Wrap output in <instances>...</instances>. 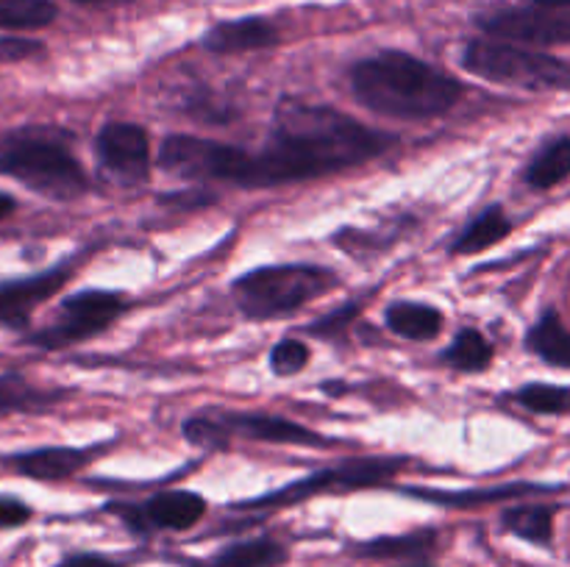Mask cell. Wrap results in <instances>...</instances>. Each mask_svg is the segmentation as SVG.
<instances>
[{
  "instance_id": "obj_13",
  "label": "cell",
  "mask_w": 570,
  "mask_h": 567,
  "mask_svg": "<svg viewBox=\"0 0 570 567\" xmlns=\"http://www.w3.org/2000/svg\"><path fill=\"white\" fill-rule=\"evenodd\" d=\"M67 281V270H48L42 276L20 278V281L0 284V326L22 328L42 300H48L61 284Z\"/></svg>"
},
{
  "instance_id": "obj_29",
  "label": "cell",
  "mask_w": 570,
  "mask_h": 567,
  "mask_svg": "<svg viewBox=\"0 0 570 567\" xmlns=\"http://www.w3.org/2000/svg\"><path fill=\"white\" fill-rule=\"evenodd\" d=\"M184 437L198 448H226L228 434L217 422L215 415H193L184 422Z\"/></svg>"
},
{
  "instance_id": "obj_1",
  "label": "cell",
  "mask_w": 570,
  "mask_h": 567,
  "mask_svg": "<svg viewBox=\"0 0 570 567\" xmlns=\"http://www.w3.org/2000/svg\"><path fill=\"white\" fill-rule=\"evenodd\" d=\"M390 137L371 131L332 106L287 100L276 109L271 137L262 145V153L250 156L245 187H278L301 178L348 170L384 153Z\"/></svg>"
},
{
  "instance_id": "obj_17",
  "label": "cell",
  "mask_w": 570,
  "mask_h": 567,
  "mask_svg": "<svg viewBox=\"0 0 570 567\" xmlns=\"http://www.w3.org/2000/svg\"><path fill=\"white\" fill-rule=\"evenodd\" d=\"M287 559L289 550L278 539L254 537L226 545L204 567H282Z\"/></svg>"
},
{
  "instance_id": "obj_6",
  "label": "cell",
  "mask_w": 570,
  "mask_h": 567,
  "mask_svg": "<svg viewBox=\"0 0 570 567\" xmlns=\"http://www.w3.org/2000/svg\"><path fill=\"white\" fill-rule=\"evenodd\" d=\"M159 167L178 178H198V181H232L245 187L250 170V153L234 145L215 139L176 133L167 137L159 148Z\"/></svg>"
},
{
  "instance_id": "obj_14",
  "label": "cell",
  "mask_w": 570,
  "mask_h": 567,
  "mask_svg": "<svg viewBox=\"0 0 570 567\" xmlns=\"http://www.w3.org/2000/svg\"><path fill=\"white\" fill-rule=\"evenodd\" d=\"M278 33L262 17H243V20L220 22L212 31H206L204 48L212 53H248V50H262L276 44Z\"/></svg>"
},
{
  "instance_id": "obj_15",
  "label": "cell",
  "mask_w": 570,
  "mask_h": 567,
  "mask_svg": "<svg viewBox=\"0 0 570 567\" xmlns=\"http://www.w3.org/2000/svg\"><path fill=\"white\" fill-rule=\"evenodd\" d=\"M6 465L37 481H65L87 465V454L78 448H37L6 456Z\"/></svg>"
},
{
  "instance_id": "obj_23",
  "label": "cell",
  "mask_w": 570,
  "mask_h": 567,
  "mask_svg": "<svg viewBox=\"0 0 570 567\" xmlns=\"http://www.w3.org/2000/svg\"><path fill=\"white\" fill-rule=\"evenodd\" d=\"M570 176V137H557L538 150L527 167V183L532 189H551Z\"/></svg>"
},
{
  "instance_id": "obj_21",
  "label": "cell",
  "mask_w": 570,
  "mask_h": 567,
  "mask_svg": "<svg viewBox=\"0 0 570 567\" xmlns=\"http://www.w3.org/2000/svg\"><path fill=\"white\" fill-rule=\"evenodd\" d=\"M554 515L557 506L549 504H518L501 515V523L510 534L521 537L523 543L551 548L554 543Z\"/></svg>"
},
{
  "instance_id": "obj_9",
  "label": "cell",
  "mask_w": 570,
  "mask_h": 567,
  "mask_svg": "<svg viewBox=\"0 0 570 567\" xmlns=\"http://www.w3.org/2000/svg\"><path fill=\"white\" fill-rule=\"evenodd\" d=\"M490 37L523 44H570V3H538L501 9L479 20Z\"/></svg>"
},
{
  "instance_id": "obj_31",
  "label": "cell",
  "mask_w": 570,
  "mask_h": 567,
  "mask_svg": "<svg viewBox=\"0 0 570 567\" xmlns=\"http://www.w3.org/2000/svg\"><path fill=\"white\" fill-rule=\"evenodd\" d=\"M209 189H189V192H167L161 195V203L170 206V209H200V206L212 203Z\"/></svg>"
},
{
  "instance_id": "obj_32",
  "label": "cell",
  "mask_w": 570,
  "mask_h": 567,
  "mask_svg": "<svg viewBox=\"0 0 570 567\" xmlns=\"http://www.w3.org/2000/svg\"><path fill=\"white\" fill-rule=\"evenodd\" d=\"M31 520V506H26L17 498L0 495V528H17Z\"/></svg>"
},
{
  "instance_id": "obj_25",
  "label": "cell",
  "mask_w": 570,
  "mask_h": 567,
  "mask_svg": "<svg viewBox=\"0 0 570 567\" xmlns=\"http://www.w3.org/2000/svg\"><path fill=\"white\" fill-rule=\"evenodd\" d=\"M443 361L460 372H482L493 361V348H490V342L476 328H465L443 350Z\"/></svg>"
},
{
  "instance_id": "obj_38",
  "label": "cell",
  "mask_w": 570,
  "mask_h": 567,
  "mask_svg": "<svg viewBox=\"0 0 570 567\" xmlns=\"http://www.w3.org/2000/svg\"><path fill=\"white\" fill-rule=\"evenodd\" d=\"M78 3H95V0H78Z\"/></svg>"
},
{
  "instance_id": "obj_4",
  "label": "cell",
  "mask_w": 570,
  "mask_h": 567,
  "mask_svg": "<svg viewBox=\"0 0 570 567\" xmlns=\"http://www.w3.org/2000/svg\"><path fill=\"white\" fill-rule=\"evenodd\" d=\"M334 287V276L312 265L256 267L232 284L239 311L250 320H273L298 311Z\"/></svg>"
},
{
  "instance_id": "obj_36",
  "label": "cell",
  "mask_w": 570,
  "mask_h": 567,
  "mask_svg": "<svg viewBox=\"0 0 570 567\" xmlns=\"http://www.w3.org/2000/svg\"><path fill=\"white\" fill-rule=\"evenodd\" d=\"M538 3H570V0H538Z\"/></svg>"
},
{
  "instance_id": "obj_27",
  "label": "cell",
  "mask_w": 570,
  "mask_h": 567,
  "mask_svg": "<svg viewBox=\"0 0 570 567\" xmlns=\"http://www.w3.org/2000/svg\"><path fill=\"white\" fill-rule=\"evenodd\" d=\"M515 400L538 415H562L570 409V387L560 384H527L518 389Z\"/></svg>"
},
{
  "instance_id": "obj_7",
  "label": "cell",
  "mask_w": 570,
  "mask_h": 567,
  "mask_svg": "<svg viewBox=\"0 0 570 567\" xmlns=\"http://www.w3.org/2000/svg\"><path fill=\"white\" fill-rule=\"evenodd\" d=\"M122 311H126V300L117 292H106V289H81V292L61 300L56 320L50 322V326L39 328V331L28 334L26 342L45 350L67 348V345L98 337V334L106 331Z\"/></svg>"
},
{
  "instance_id": "obj_35",
  "label": "cell",
  "mask_w": 570,
  "mask_h": 567,
  "mask_svg": "<svg viewBox=\"0 0 570 567\" xmlns=\"http://www.w3.org/2000/svg\"><path fill=\"white\" fill-rule=\"evenodd\" d=\"M14 209H17V200L11 198V195L0 192V220H3V217H9Z\"/></svg>"
},
{
  "instance_id": "obj_12",
  "label": "cell",
  "mask_w": 570,
  "mask_h": 567,
  "mask_svg": "<svg viewBox=\"0 0 570 567\" xmlns=\"http://www.w3.org/2000/svg\"><path fill=\"white\" fill-rule=\"evenodd\" d=\"M217 422L223 431L243 434L248 439H259V442H278V445H312V448H326L328 439L323 434L312 431V428L301 426V422L284 420L276 415H245V411H215Z\"/></svg>"
},
{
  "instance_id": "obj_37",
  "label": "cell",
  "mask_w": 570,
  "mask_h": 567,
  "mask_svg": "<svg viewBox=\"0 0 570 567\" xmlns=\"http://www.w3.org/2000/svg\"><path fill=\"white\" fill-rule=\"evenodd\" d=\"M399 567H426V565H399Z\"/></svg>"
},
{
  "instance_id": "obj_5",
  "label": "cell",
  "mask_w": 570,
  "mask_h": 567,
  "mask_svg": "<svg viewBox=\"0 0 570 567\" xmlns=\"http://www.w3.org/2000/svg\"><path fill=\"white\" fill-rule=\"evenodd\" d=\"M462 67L484 81L521 89L570 87V64L557 56L495 39H473L462 50Z\"/></svg>"
},
{
  "instance_id": "obj_30",
  "label": "cell",
  "mask_w": 570,
  "mask_h": 567,
  "mask_svg": "<svg viewBox=\"0 0 570 567\" xmlns=\"http://www.w3.org/2000/svg\"><path fill=\"white\" fill-rule=\"evenodd\" d=\"M37 53H42V44L33 39H0V61H22Z\"/></svg>"
},
{
  "instance_id": "obj_10",
  "label": "cell",
  "mask_w": 570,
  "mask_h": 567,
  "mask_svg": "<svg viewBox=\"0 0 570 567\" xmlns=\"http://www.w3.org/2000/svg\"><path fill=\"white\" fill-rule=\"evenodd\" d=\"M134 534L187 531L206 515V500L189 489H167L145 504H109Z\"/></svg>"
},
{
  "instance_id": "obj_34",
  "label": "cell",
  "mask_w": 570,
  "mask_h": 567,
  "mask_svg": "<svg viewBox=\"0 0 570 567\" xmlns=\"http://www.w3.org/2000/svg\"><path fill=\"white\" fill-rule=\"evenodd\" d=\"M354 315H356V306L348 304V306H345V309H340V311H334V315L323 317V320L312 322L309 331L317 334V337H334V334L343 331V328H345L343 326L345 317H354Z\"/></svg>"
},
{
  "instance_id": "obj_24",
  "label": "cell",
  "mask_w": 570,
  "mask_h": 567,
  "mask_svg": "<svg viewBox=\"0 0 570 567\" xmlns=\"http://www.w3.org/2000/svg\"><path fill=\"white\" fill-rule=\"evenodd\" d=\"M512 231L510 217L504 215L501 206H488L482 215H476V220L460 233V239L454 242V253H479V250L493 248L495 242L507 237Z\"/></svg>"
},
{
  "instance_id": "obj_33",
  "label": "cell",
  "mask_w": 570,
  "mask_h": 567,
  "mask_svg": "<svg viewBox=\"0 0 570 567\" xmlns=\"http://www.w3.org/2000/svg\"><path fill=\"white\" fill-rule=\"evenodd\" d=\"M56 567H126L120 559H111L106 554H92V550H83V554H70L59 561Z\"/></svg>"
},
{
  "instance_id": "obj_22",
  "label": "cell",
  "mask_w": 570,
  "mask_h": 567,
  "mask_svg": "<svg viewBox=\"0 0 570 567\" xmlns=\"http://www.w3.org/2000/svg\"><path fill=\"white\" fill-rule=\"evenodd\" d=\"M527 348L551 367L570 370V331L554 309L546 311L527 334Z\"/></svg>"
},
{
  "instance_id": "obj_3",
  "label": "cell",
  "mask_w": 570,
  "mask_h": 567,
  "mask_svg": "<svg viewBox=\"0 0 570 567\" xmlns=\"http://www.w3.org/2000/svg\"><path fill=\"white\" fill-rule=\"evenodd\" d=\"M0 172L50 200H72L89 187L83 167L50 128H17L0 137Z\"/></svg>"
},
{
  "instance_id": "obj_28",
  "label": "cell",
  "mask_w": 570,
  "mask_h": 567,
  "mask_svg": "<svg viewBox=\"0 0 570 567\" xmlns=\"http://www.w3.org/2000/svg\"><path fill=\"white\" fill-rule=\"evenodd\" d=\"M309 365V348L301 339H282L271 350V370L276 376H295Z\"/></svg>"
},
{
  "instance_id": "obj_26",
  "label": "cell",
  "mask_w": 570,
  "mask_h": 567,
  "mask_svg": "<svg viewBox=\"0 0 570 567\" xmlns=\"http://www.w3.org/2000/svg\"><path fill=\"white\" fill-rule=\"evenodd\" d=\"M56 20V6L48 0H0V28L33 31Z\"/></svg>"
},
{
  "instance_id": "obj_8",
  "label": "cell",
  "mask_w": 570,
  "mask_h": 567,
  "mask_svg": "<svg viewBox=\"0 0 570 567\" xmlns=\"http://www.w3.org/2000/svg\"><path fill=\"white\" fill-rule=\"evenodd\" d=\"M399 467H401V459L345 461V465L340 467H328V470L298 478V481L287 484V487L276 489V493H267L254 500H245V504H239V509H282V506H295L306 498H315V495L351 493V489L376 487V484L387 481Z\"/></svg>"
},
{
  "instance_id": "obj_18",
  "label": "cell",
  "mask_w": 570,
  "mask_h": 567,
  "mask_svg": "<svg viewBox=\"0 0 570 567\" xmlns=\"http://www.w3.org/2000/svg\"><path fill=\"white\" fill-rule=\"evenodd\" d=\"M438 534L434 531H412L401 534V537H379L367 539V543H356L354 556L360 559H399V561H421L432 556Z\"/></svg>"
},
{
  "instance_id": "obj_2",
  "label": "cell",
  "mask_w": 570,
  "mask_h": 567,
  "mask_svg": "<svg viewBox=\"0 0 570 567\" xmlns=\"http://www.w3.org/2000/svg\"><path fill=\"white\" fill-rule=\"evenodd\" d=\"M351 89L362 106L395 120H432L445 115L462 94L456 78L401 50L362 59L351 70Z\"/></svg>"
},
{
  "instance_id": "obj_19",
  "label": "cell",
  "mask_w": 570,
  "mask_h": 567,
  "mask_svg": "<svg viewBox=\"0 0 570 567\" xmlns=\"http://www.w3.org/2000/svg\"><path fill=\"white\" fill-rule=\"evenodd\" d=\"M387 320V328L399 337L412 339V342H426V339H434L443 328V315L440 309L429 304H417V300H399L387 309L384 315Z\"/></svg>"
},
{
  "instance_id": "obj_11",
  "label": "cell",
  "mask_w": 570,
  "mask_h": 567,
  "mask_svg": "<svg viewBox=\"0 0 570 567\" xmlns=\"http://www.w3.org/2000/svg\"><path fill=\"white\" fill-rule=\"evenodd\" d=\"M100 167L120 183H139L150 170V142L134 122H106L98 133Z\"/></svg>"
},
{
  "instance_id": "obj_20",
  "label": "cell",
  "mask_w": 570,
  "mask_h": 567,
  "mask_svg": "<svg viewBox=\"0 0 570 567\" xmlns=\"http://www.w3.org/2000/svg\"><path fill=\"white\" fill-rule=\"evenodd\" d=\"M65 398L56 389H39L28 381L22 372H0V415L22 411V415H39Z\"/></svg>"
},
{
  "instance_id": "obj_16",
  "label": "cell",
  "mask_w": 570,
  "mask_h": 567,
  "mask_svg": "<svg viewBox=\"0 0 570 567\" xmlns=\"http://www.w3.org/2000/svg\"><path fill=\"white\" fill-rule=\"evenodd\" d=\"M549 484H532V481H515V484H501V487L490 489H465V493H440V489H410L412 498L432 500V504L451 506V509H473V506L493 504V500H510L521 498V495H538V493H551Z\"/></svg>"
}]
</instances>
